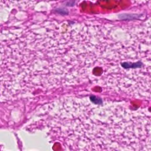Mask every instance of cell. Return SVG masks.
<instances>
[{"instance_id": "obj_1", "label": "cell", "mask_w": 151, "mask_h": 151, "mask_svg": "<svg viewBox=\"0 0 151 151\" xmlns=\"http://www.w3.org/2000/svg\"><path fill=\"white\" fill-rule=\"evenodd\" d=\"M65 100L41 113L44 127L77 151H149L150 116L119 103Z\"/></svg>"}]
</instances>
